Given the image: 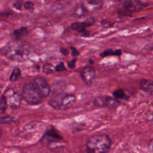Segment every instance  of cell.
I'll list each match as a JSON object with an SVG mask.
<instances>
[{
	"label": "cell",
	"instance_id": "cell-31",
	"mask_svg": "<svg viewBox=\"0 0 153 153\" xmlns=\"http://www.w3.org/2000/svg\"><path fill=\"white\" fill-rule=\"evenodd\" d=\"M148 148L149 149L150 151L153 152V139H152L148 143Z\"/></svg>",
	"mask_w": 153,
	"mask_h": 153
},
{
	"label": "cell",
	"instance_id": "cell-1",
	"mask_svg": "<svg viewBox=\"0 0 153 153\" xmlns=\"http://www.w3.org/2000/svg\"><path fill=\"white\" fill-rule=\"evenodd\" d=\"M2 51L3 54L11 60L23 62L28 59L33 51L29 44L15 41L8 43L2 49Z\"/></svg>",
	"mask_w": 153,
	"mask_h": 153
},
{
	"label": "cell",
	"instance_id": "cell-29",
	"mask_svg": "<svg viewBox=\"0 0 153 153\" xmlns=\"http://www.w3.org/2000/svg\"><path fill=\"white\" fill-rule=\"evenodd\" d=\"M60 51L64 56H66V55H68L69 54L68 50L67 48H61L60 49Z\"/></svg>",
	"mask_w": 153,
	"mask_h": 153
},
{
	"label": "cell",
	"instance_id": "cell-22",
	"mask_svg": "<svg viewBox=\"0 0 153 153\" xmlns=\"http://www.w3.org/2000/svg\"><path fill=\"white\" fill-rule=\"evenodd\" d=\"M55 71L56 72H63L66 70V68L65 66V64L63 62H60L54 67Z\"/></svg>",
	"mask_w": 153,
	"mask_h": 153
},
{
	"label": "cell",
	"instance_id": "cell-30",
	"mask_svg": "<svg viewBox=\"0 0 153 153\" xmlns=\"http://www.w3.org/2000/svg\"><path fill=\"white\" fill-rule=\"evenodd\" d=\"M13 14V11L11 10H8V11H5L1 13V16H6V15H12Z\"/></svg>",
	"mask_w": 153,
	"mask_h": 153
},
{
	"label": "cell",
	"instance_id": "cell-17",
	"mask_svg": "<svg viewBox=\"0 0 153 153\" xmlns=\"http://www.w3.org/2000/svg\"><path fill=\"white\" fill-rule=\"evenodd\" d=\"M112 96L118 100H127L129 99V96L126 93V92L123 89H117L113 91Z\"/></svg>",
	"mask_w": 153,
	"mask_h": 153
},
{
	"label": "cell",
	"instance_id": "cell-6",
	"mask_svg": "<svg viewBox=\"0 0 153 153\" xmlns=\"http://www.w3.org/2000/svg\"><path fill=\"white\" fill-rule=\"evenodd\" d=\"M95 22V19L93 17H88L82 22H75L71 25V29L82 33V36L87 37L89 36L88 33L86 31V28L92 25Z\"/></svg>",
	"mask_w": 153,
	"mask_h": 153
},
{
	"label": "cell",
	"instance_id": "cell-2",
	"mask_svg": "<svg viewBox=\"0 0 153 153\" xmlns=\"http://www.w3.org/2000/svg\"><path fill=\"white\" fill-rule=\"evenodd\" d=\"M111 144V140L108 134H94L87 139L85 150L89 153H105L110 150Z\"/></svg>",
	"mask_w": 153,
	"mask_h": 153
},
{
	"label": "cell",
	"instance_id": "cell-20",
	"mask_svg": "<svg viewBox=\"0 0 153 153\" xmlns=\"http://www.w3.org/2000/svg\"><path fill=\"white\" fill-rule=\"evenodd\" d=\"M55 70L53 65L50 63H45L42 66V71L45 74H50Z\"/></svg>",
	"mask_w": 153,
	"mask_h": 153
},
{
	"label": "cell",
	"instance_id": "cell-7",
	"mask_svg": "<svg viewBox=\"0 0 153 153\" xmlns=\"http://www.w3.org/2000/svg\"><path fill=\"white\" fill-rule=\"evenodd\" d=\"M32 82L44 98L47 97L50 95L51 91V86L44 78L42 76L36 77Z\"/></svg>",
	"mask_w": 153,
	"mask_h": 153
},
{
	"label": "cell",
	"instance_id": "cell-28",
	"mask_svg": "<svg viewBox=\"0 0 153 153\" xmlns=\"http://www.w3.org/2000/svg\"><path fill=\"white\" fill-rule=\"evenodd\" d=\"M111 22H111V21H108V20H102V21H101V24H102V26H112L113 25V24H114V23H111Z\"/></svg>",
	"mask_w": 153,
	"mask_h": 153
},
{
	"label": "cell",
	"instance_id": "cell-19",
	"mask_svg": "<svg viewBox=\"0 0 153 153\" xmlns=\"http://www.w3.org/2000/svg\"><path fill=\"white\" fill-rule=\"evenodd\" d=\"M16 120V118L11 116H2L0 118V123L1 124H10Z\"/></svg>",
	"mask_w": 153,
	"mask_h": 153
},
{
	"label": "cell",
	"instance_id": "cell-3",
	"mask_svg": "<svg viewBox=\"0 0 153 153\" xmlns=\"http://www.w3.org/2000/svg\"><path fill=\"white\" fill-rule=\"evenodd\" d=\"M22 96L24 100L30 105H36L41 103L45 99L33 82L25 84L22 90Z\"/></svg>",
	"mask_w": 153,
	"mask_h": 153
},
{
	"label": "cell",
	"instance_id": "cell-26",
	"mask_svg": "<svg viewBox=\"0 0 153 153\" xmlns=\"http://www.w3.org/2000/svg\"><path fill=\"white\" fill-rule=\"evenodd\" d=\"M103 0H87L88 4L91 5H98L102 3Z\"/></svg>",
	"mask_w": 153,
	"mask_h": 153
},
{
	"label": "cell",
	"instance_id": "cell-25",
	"mask_svg": "<svg viewBox=\"0 0 153 153\" xmlns=\"http://www.w3.org/2000/svg\"><path fill=\"white\" fill-rule=\"evenodd\" d=\"M76 57H74L73 58L72 60H71L70 61H69L68 63H67V65H68V67L70 69H73L75 67V64H76Z\"/></svg>",
	"mask_w": 153,
	"mask_h": 153
},
{
	"label": "cell",
	"instance_id": "cell-4",
	"mask_svg": "<svg viewBox=\"0 0 153 153\" xmlns=\"http://www.w3.org/2000/svg\"><path fill=\"white\" fill-rule=\"evenodd\" d=\"M93 104L97 107H107L109 109H114L121 104V102L114 97L102 95L96 97L93 100Z\"/></svg>",
	"mask_w": 153,
	"mask_h": 153
},
{
	"label": "cell",
	"instance_id": "cell-5",
	"mask_svg": "<svg viewBox=\"0 0 153 153\" xmlns=\"http://www.w3.org/2000/svg\"><path fill=\"white\" fill-rule=\"evenodd\" d=\"M3 94L7 100L8 105L11 108L16 109L20 106L23 99L22 96L18 94L14 89L8 88L4 91Z\"/></svg>",
	"mask_w": 153,
	"mask_h": 153
},
{
	"label": "cell",
	"instance_id": "cell-21",
	"mask_svg": "<svg viewBox=\"0 0 153 153\" xmlns=\"http://www.w3.org/2000/svg\"><path fill=\"white\" fill-rule=\"evenodd\" d=\"M8 106V103L7 100L4 94H2L0 98V112L1 114L5 112L7 107Z\"/></svg>",
	"mask_w": 153,
	"mask_h": 153
},
{
	"label": "cell",
	"instance_id": "cell-10",
	"mask_svg": "<svg viewBox=\"0 0 153 153\" xmlns=\"http://www.w3.org/2000/svg\"><path fill=\"white\" fill-rule=\"evenodd\" d=\"M45 138H49V143L59 142V140H63V137L60 134L59 131L53 126H50L46 130L42 139Z\"/></svg>",
	"mask_w": 153,
	"mask_h": 153
},
{
	"label": "cell",
	"instance_id": "cell-8",
	"mask_svg": "<svg viewBox=\"0 0 153 153\" xmlns=\"http://www.w3.org/2000/svg\"><path fill=\"white\" fill-rule=\"evenodd\" d=\"M81 78L87 86H91L96 77V70L91 66H84L80 72Z\"/></svg>",
	"mask_w": 153,
	"mask_h": 153
},
{
	"label": "cell",
	"instance_id": "cell-11",
	"mask_svg": "<svg viewBox=\"0 0 153 153\" xmlns=\"http://www.w3.org/2000/svg\"><path fill=\"white\" fill-rule=\"evenodd\" d=\"M76 97L73 94L64 93L60 104V110H67L71 108L75 103Z\"/></svg>",
	"mask_w": 153,
	"mask_h": 153
},
{
	"label": "cell",
	"instance_id": "cell-18",
	"mask_svg": "<svg viewBox=\"0 0 153 153\" xmlns=\"http://www.w3.org/2000/svg\"><path fill=\"white\" fill-rule=\"evenodd\" d=\"M20 75H21L20 69L18 67H16L13 69L11 73V75H10L9 79L11 82H15L20 78Z\"/></svg>",
	"mask_w": 153,
	"mask_h": 153
},
{
	"label": "cell",
	"instance_id": "cell-16",
	"mask_svg": "<svg viewBox=\"0 0 153 153\" xmlns=\"http://www.w3.org/2000/svg\"><path fill=\"white\" fill-rule=\"evenodd\" d=\"M122 54L121 50L120 49H117V50H112V48H108L105 50L103 52H102L100 54V56L102 57H105L109 56H120Z\"/></svg>",
	"mask_w": 153,
	"mask_h": 153
},
{
	"label": "cell",
	"instance_id": "cell-32",
	"mask_svg": "<svg viewBox=\"0 0 153 153\" xmlns=\"http://www.w3.org/2000/svg\"><path fill=\"white\" fill-rule=\"evenodd\" d=\"M89 62H90V63H91V64H92V63H93V61L92 60H91V59H90V60H89Z\"/></svg>",
	"mask_w": 153,
	"mask_h": 153
},
{
	"label": "cell",
	"instance_id": "cell-27",
	"mask_svg": "<svg viewBox=\"0 0 153 153\" xmlns=\"http://www.w3.org/2000/svg\"><path fill=\"white\" fill-rule=\"evenodd\" d=\"M71 55L73 57H76L79 55V52L76 48L74 47H71Z\"/></svg>",
	"mask_w": 153,
	"mask_h": 153
},
{
	"label": "cell",
	"instance_id": "cell-9",
	"mask_svg": "<svg viewBox=\"0 0 153 153\" xmlns=\"http://www.w3.org/2000/svg\"><path fill=\"white\" fill-rule=\"evenodd\" d=\"M145 6V4L139 0H125L123 4V8L130 13L139 11Z\"/></svg>",
	"mask_w": 153,
	"mask_h": 153
},
{
	"label": "cell",
	"instance_id": "cell-33",
	"mask_svg": "<svg viewBox=\"0 0 153 153\" xmlns=\"http://www.w3.org/2000/svg\"><path fill=\"white\" fill-rule=\"evenodd\" d=\"M57 1H62V0H57Z\"/></svg>",
	"mask_w": 153,
	"mask_h": 153
},
{
	"label": "cell",
	"instance_id": "cell-15",
	"mask_svg": "<svg viewBox=\"0 0 153 153\" xmlns=\"http://www.w3.org/2000/svg\"><path fill=\"white\" fill-rule=\"evenodd\" d=\"M86 11H87L86 7L82 4H79L75 7L73 14L76 17L80 18L85 16Z\"/></svg>",
	"mask_w": 153,
	"mask_h": 153
},
{
	"label": "cell",
	"instance_id": "cell-14",
	"mask_svg": "<svg viewBox=\"0 0 153 153\" xmlns=\"http://www.w3.org/2000/svg\"><path fill=\"white\" fill-rule=\"evenodd\" d=\"M28 34H29V30L25 26H21L19 28L14 29L13 32V36L17 40L26 36Z\"/></svg>",
	"mask_w": 153,
	"mask_h": 153
},
{
	"label": "cell",
	"instance_id": "cell-24",
	"mask_svg": "<svg viewBox=\"0 0 153 153\" xmlns=\"http://www.w3.org/2000/svg\"><path fill=\"white\" fill-rule=\"evenodd\" d=\"M22 2H23V1L22 0H17L13 4V6L14 8H16V10H22Z\"/></svg>",
	"mask_w": 153,
	"mask_h": 153
},
{
	"label": "cell",
	"instance_id": "cell-12",
	"mask_svg": "<svg viewBox=\"0 0 153 153\" xmlns=\"http://www.w3.org/2000/svg\"><path fill=\"white\" fill-rule=\"evenodd\" d=\"M140 88L143 91L153 95V81L148 79H142L140 82Z\"/></svg>",
	"mask_w": 153,
	"mask_h": 153
},
{
	"label": "cell",
	"instance_id": "cell-23",
	"mask_svg": "<svg viewBox=\"0 0 153 153\" xmlns=\"http://www.w3.org/2000/svg\"><path fill=\"white\" fill-rule=\"evenodd\" d=\"M24 8L29 11H33L34 10V4L31 1H26L23 4Z\"/></svg>",
	"mask_w": 153,
	"mask_h": 153
},
{
	"label": "cell",
	"instance_id": "cell-13",
	"mask_svg": "<svg viewBox=\"0 0 153 153\" xmlns=\"http://www.w3.org/2000/svg\"><path fill=\"white\" fill-rule=\"evenodd\" d=\"M66 87V84L63 81L57 80L52 83L51 88L53 93H63Z\"/></svg>",
	"mask_w": 153,
	"mask_h": 153
}]
</instances>
